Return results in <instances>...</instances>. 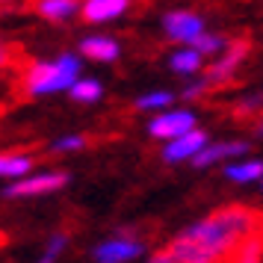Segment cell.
<instances>
[{
    "label": "cell",
    "mask_w": 263,
    "mask_h": 263,
    "mask_svg": "<svg viewBox=\"0 0 263 263\" xmlns=\"http://www.w3.org/2000/svg\"><path fill=\"white\" fill-rule=\"evenodd\" d=\"M254 216L246 207H225L192 222L180 237H175L163 251H157V263H210L222 260L237 249L242 239L251 237Z\"/></svg>",
    "instance_id": "6da1fadb"
},
{
    "label": "cell",
    "mask_w": 263,
    "mask_h": 263,
    "mask_svg": "<svg viewBox=\"0 0 263 263\" xmlns=\"http://www.w3.org/2000/svg\"><path fill=\"white\" fill-rule=\"evenodd\" d=\"M80 71H83L80 53H60L53 60H39L24 74V92L33 98L68 92L74 80L80 77Z\"/></svg>",
    "instance_id": "7a4b0ae2"
},
{
    "label": "cell",
    "mask_w": 263,
    "mask_h": 263,
    "mask_svg": "<svg viewBox=\"0 0 263 263\" xmlns=\"http://www.w3.org/2000/svg\"><path fill=\"white\" fill-rule=\"evenodd\" d=\"M192 127H198V116L195 109L190 107H168V109H160L154 119L148 121V136L151 139H160V142H168L175 136H183L190 133Z\"/></svg>",
    "instance_id": "3957f363"
},
{
    "label": "cell",
    "mask_w": 263,
    "mask_h": 263,
    "mask_svg": "<svg viewBox=\"0 0 263 263\" xmlns=\"http://www.w3.org/2000/svg\"><path fill=\"white\" fill-rule=\"evenodd\" d=\"M68 172H30L24 178H15V183H9L3 195L6 198H36V195H48L57 192L68 183Z\"/></svg>",
    "instance_id": "277c9868"
},
{
    "label": "cell",
    "mask_w": 263,
    "mask_h": 263,
    "mask_svg": "<svg viewBox=\"0 0 263 263\" xmlns=\"http://www.w3.org/2000/svg\"><path fill=\"white\" fill-rule=\"evenodd\" d=\"M160 27L172 42L178 45H190L195 36H201L207 30V21H204L201 12L195 9H168L163 18H160Z\"/></svg>",
    "instance_id": "5b68a950"
},
{
    "label": "cell",
    "mask_w": 263,
    "mask_h": 263,
    "mask_svg": "<svg viewBox=\"0 0 263 263\" xmlns=\"http://www.w3.org/2000/svg\"><path fill=\"white\" fill-rule=\"evenodd\" d=\"M145 242L139 237H127V234H116V237L101 239L92 249V260L98 263H130L139 260L145 254Z\"/></svg>",
    "instance_id": "8992f818"
},
{
    "label": "cell",
    "mask_w": 263,
    "mask_h": 263,
    "mask_svg": "<svg viewBox=\"0 0 263 263\" xmlns=\"http://www.w3.org/2000/svg\"><path fill=\"white\" fill-rule=\"evenodd\" d=\"M207 142H210V133L201 130V127H192L190 133L163 142L160 157H163V163H168V166H175V163H192V157L198 154Z\"/></svg>",
    "instance_id": "52a82bcc"
},
{
    "label": "cell",
    "mask_w": 263,
    "mask_h": 263,
    "mask_svg": "<svg viewBox=\"0 0 263 263\" xmlns=\"http://www.w3.org/2000/svg\"><path fill=\"white\" fill-rule=\"evenodd\" d=\"M249 151H251L249 139H225V142H213V139H210L198 154L192 157V166H195V168H210V166L225 163V160L249 157Z\"/></svg>",
    "instance_id": "ba28073f"
},
{
    "label": "cell",
    "mask_w": 263,
    "mask_h": 263,
    "mask_svg": "<svg viewBox=\"0 0 263 263\" xmlns=\"http://www.w3.org/2000/svg\"><path fill=\"white\" fill-rule=\"evenodd\" d=\"M249 57V42L246 39H237V42H231L225 48V57H219V60L213 62V65H207V71H204V80L210 86H222L228 83L234 74H237V68L242 65V60Z\"/></svg>",
    "instance_id": "9c48e42d"
},
{
    "label": "cell",
    "mask_w": 263,
    "mask_h": 263,
    "mask_svg": "<svg viewBox=\"0 0 263 263\" xmlns=\"http://www.w3.org/2000/svg\"><path fill=\"white\" fill-rule=\"evenodd\" d=\"M127 9H130V0H83L80 15L89 24H109V21H119Z\"/></svg>",
    "instance_id": "30bf717a"
},
{
    "label": "cell",
    "mask_w": 263,
    "mask_h": 263,
    "mask_svg": "<svg viewBox=\"0 0 263 263\" xmlns=\"http://www.w3.org/2000/svg\"><path fill=\"white\" fill-rule=\"evenodd\" d=\"M80 57L92 62H116L121 57V45L112 36H86L80 39Z\"/></svg>",
    "instance_id": "8fae6325"
},
{
    "label": "cell",
    "mask_w": 263,
    "mask_h": 263,
    "mask_svg": "<svg viewBox=\"0 0 263 263\" xmlns=\"http://www.w3.org/2000/svg\"><path fill=\"white\" fill-rule=\"evenodd\" d=\"M204 60L207 57L195 45H178V48L168 53V68L175 74H180V77H192V74H201Z\"/></svg>",
    "instance_id": "7c38bea8"
},
{
    "label": "cell",
    "mask_w": 263,
    "mask_h": 263,
    "mask_svg": "<svg viewBox=\"0 0 263 263\" xmlns=\"http://www.w3.org/2000/svg\"><path fill=\"white\" fill-rule=\"evenodd\" d=\"M225 178L231 183H239V186H249V183H260L263 180V160L257 157H249V160H234V163H225Z\"/></svg>",
    "instance_id": "4fadbf2b"
},
{
    "label": "cell",
    "mask_w": 263,
    "mask_h": 263,
    "mask_svg": "<svg viewBox=\"0 0 263 263\" xmlns=\"http://www.w3.org/2000/svg\"><path fill=\"white\" fill-rule=\"evenodd\" d=\"M80 6H83V0H36V12L53 24L71 21L74 15H80Z\"/></svg>",
    "instance_id": "5bb4252c"
},
{
    "label": "cell",
    "mask_w": 263,
    "mask_h": 263,
    "mask_svg": "<svg viewBox=\"0 0 263 263\" xmlns=\"http://www.w3.org/2000/svg\"><path fill=\"white\" fill-rule=\"evenodd\" d=\"M36 166L33 154H24V151H0V178H24L30 175Z\"/></svg>",
    "instance_id": "9a60e30c"
},
{
    "label": "cell",
    "mask_w": 263,
    "mask_h": 263,
    "mask_svg": "<svg viewBox=\"0 0 263 263\" xmlns=\"http://www.w3.org/2000/svg\"><path fill=\"white\" fill-rule=\"evenodd\" d=\"M68 95H71V101H77V104H98L101 98H104V83L98 80V77H77L74 80V86L68 89Z\"/></svg>",
    "instance_id": "2e32d148"
},
{
    "label": "cell",
    "mask_w": 263,
    "mask_h": 263,
    "mask_svg": "<svg viewBox=\"0 0 263 263\" xmlns=\"http://www.w3.org/2000/svg\"><path fill=\"white\" fill-rule=\"evenodd\" d=\"M175 101H178V95L172 89H151V92H145V95L136 98L133 107L139 109V112H160V109L175 107Z\"/></svg>",
    "instance_id": "e0dca14e"
},
{
    "label": "cell",
    "mask_w": 263,
    "mask_h": 263,
    "mask_svg": "<svg viewBox=\"0 0 263 263\" xmlns=\"http://www.w3.org/2000/svg\"><path fill=\"white\" fill-rule=\"evenodd\" d=\"M190 45H195L204 57H219V53H225V48L231 45V39L222 36V33H210V30H204L201 36H195Z\"/></svg>",
    "instance_id": "ac0fdd59"
},
{
    "label": "cell",
    "mask_w": 263,
    "mask_h": 263,
    "mask_svg": "<svg viewBox=\"0 0 263 263\" xmlns=\"http://www.w3.org/2000/svg\"><path fill=\"white\" fill-rule=\"evenodd\" d=\"M86 145H89V139L83 133H65V136L50 142V151L53 154H74V151H83Z\"/></svg>",
    "instance_id": "d6986e66"
},
{
    "label": "cell",
    "mask_w": 263,
    "mask_h": 263,
    "mask_svg": "<svg viewBox=\"0 0 263 263\" xmlns=\"http://www.w3.org/2000/svg\"><path fill=\"white\" fill-rule=\"evenodd\" d=\"M65 249H68V234H53V237L48 239V246H45V254H42V260H45V263H53Z\"/></svg>",
    "instance_id": "ffe728a7"
},
{
    "label": "cell",
    "mask_w": 263,
    "mask_h": 263,
    "mask_svg": "<svg viewBox=\"0 0 263 263\" xmlns=\"http://www.w3.org/2000/svg\"><path fill=\"white\" fill-rule=\"evenodd\" d=\"M207 89H210V83H207V80L201 77L198 83H190V86H186V89L180 92V98H183V101H195V98H201Z\"/></svg>",
    "instance_id": "44dd1931"
},
{
    "label": "cell",
    "mask_w": 263,
    "mask_h": 263,
    "mask_svg": "<svg viewBox=\"0 0 263 263\" xmlns=\"http://www.w3.org/2000/svg\"><path fill=\"white\" fill-rule=\"evenodd\" d=\"M263 107V92H257V95H249L242 98L237 104V116H242V112H251V109H260Z\"/></svg>",
    "instance_id": "7402d4cb"
},
{
    "label": "cell",
    "mask_w": 263,
    "mask_h": 263,
    "mask_svg": "<svg viewBox=\"0 0 263 263\" xmlns=\"http://www.w3.org/2000/svg\"><path fill=\"white\" fill-rule=\"evenodd\" d=\"M9 65V50H6V45L0 42V68H6Z\"/></svg>",
    "instance_id": "603a6c76"
},
{
    "label": "cell",
    "mask_w": 263,
    "mask_h": 263,
    "mask_svg": "<svg viewBox=\"0 0 263 263\" xmlns=\"http://www.w3.org/2000/svg\"><path fill=\"white\" fill-rule=\"evenodd\" d=\"M257 136H263V121H260V124H257Z\"/></svg>",
    "instance_id": "cb8c5ba5"
},
{
    "label": "cell",
    "mask_w": 263,
    "mask_h": 263,
    "mask_svg": "<svg viewBox=\"0 0 263 263\" xmlns=\"http://www.w3.org/2000/svg\"><path fill=\"white\" fill-rule=\"evenodd\" d=\"M0 3H12V0H0Z\"/></svg>",
    "instance_id": "d4e9b609"
},
{
    "label": "cell",
    "mask_w": 263,
    "mask_h": 263,
    "mask_svg": "<svg viewBox=\"0 0 263 263\" xmlns=\"http://www.w3.org/2000/svg\"><path fill=\"white\" fill-rule=\"evenodd\" d=\"M260 190H263V180H260Z\"/></svg>",
    "instance_id": "484cf974"
}]
</instances>
